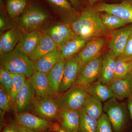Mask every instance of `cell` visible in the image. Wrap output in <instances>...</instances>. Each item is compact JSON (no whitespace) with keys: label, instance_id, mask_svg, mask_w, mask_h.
I'll return each instance as SVG.
<instances>
[{"label":"cell","instance_id":"6da1fadb","mask_svg":"<svg viewBox=\"0 0 132 132\" xmlns=\"http://www.w3.org/2000/svg\"><path fill=\"white\" fill-rule=\"evenodd\" d=\"M100 13L94 6L87 5L78 19L70 24L76 35L89 40L106 34L108 29L102 23Z\"/></svg>","mask_w":132,"mask_h":132},{"label":"cell","instance_id":"7a4b0ae2","mask_svg":"<svg viewBox=\"0 0 132 132\" xmlns=\"http://www.w3.org/2000/svg\"><path fill=\"white\" fill-rule=\"evenodd\" d=\"M56 18L41 0H32L16 20L17 26L26 32L43 31Z\"/></svg>","mask_w":132,"mask_h":132},{"label":"cell","instance_id":"3957f363","mask_svg":"<svg viewBox=\"0 0 132 132\" xmlns=\"http://www.w3.org/2000/svg\"><path fill=\"white\" fill-rule=\"evenodd\" d=\"M1 64L9 72L23 74L28 78L36 72L35 62L16 48L1 57Z\"/></svg>","mask_w":132,"mask_h":132},{"label":"cell","instance_id":"277c9868","mask_svg":"<svg viewBox=\"0 0 132 132\" xmlns=\"http://www.w3.org/2000/svg\"><path fill=\"white\" fill-rule=\"evenodd\" d=\"M89 94L84 87L74 85L68 90L55 96V101L60 109L79 111Z\"/></svg>","mask_w":132,"mask_h":132},{"label":"cell","instance_id":"5b68a950","mask_svg":"<svg viewBox=\"0 0 132 132\" xmlns=\"http://www.w3.org/2000/svg\"><path fill=\"white\" fill-rule=\"evenodd\" d=\"M103 110L108 116L114 131L123 132L128 121V110L126 104L119 102L113 97L105 102Z\"/></svg>","mask_w":132,"mask_h":132},{"label":"cell","instance_id":"8992f818","mask_svg":"<svg viewBox=\"0 0 132 132\" xmlns=\"http://www.w3.org/2000/svg\"><path fill=\"white\" fill-rule=\"evenodd\" d=\"M59 21L71 24L80 14L68 0H41Z\"/></svg>","mask_w":132,"mask_h":132},{"label":"cell","instance_id":"52a82bcc","mask_svg":"<svg viewBox=\"0 0 132 132\" xmlns=\"http://www.w3.org/2000/svg\"><path fill=\"white\" fill-rule=\"evenodd\" d=\"M82 67L81 60L78 54L66 59L59 94L66 92L74 85Z\"/></svg>","mask_w":132,"mask_h":132},{"label":"cell","instance_id":"ba28073f","mask_svg":"<svg viewBox=\"0 0 132 132\" xmlns=\"http://www.w3.org/2000/svg\"><path fill=\"white\" fill-rule=\"evenodd\" d=\"M42 31L52 38L58 47L77 36L73 31L70 24L58 21L50 22Z\"/></svg>","mask_w":132,"mask_h":132},{"label":"cell","instance_id":"9c48e42d","mask_svg":"<svg viewBox=\"0 0 132 132\" xmlns=\"http://www.w3.org/2000/svg\"><path fill=\"white\" fill-rule=\"evenodd\" d=\"M102 56L82 66L74 85L87 87L98 80L101 73Z\"/></svg>","mask_w":132,"mask_h":132},{"label":"cell","instance_id":"30bf717a","mask_svg":"<svg viewBox=\"0 0 132 132\" xmlns=\"http://www.w3.org/2000/svg\"><path fill=\"white\" fill-rule=\"evenodd\" d=\"M35 100V90L30 81L27 79L16 95L12 108L16 113L26 112L33 106Z\"/></svg>","mask_w":132,"mask_h":132},{"label":"cell","instance_id":"8fae6325","mask_svg":"<svg viewBox=\"0 0 132 132\" xmlns=\"http://www.w3.org/2000/svg\"><path fill=\"white\" fill-rule=\"evenodd\" d=\"M32 107L38 117L50 122L59 121L60 109L52 97L40 100H36Z\"/></svg>","mask_w":132,"mask_h":132},{"label":"cell","instance_id":"7c38bea8","mask_svg":"<svg viewBox=\"0 0 132 132\" xmlns=\"http://www.w3.org/2000/svg\"><path fill=\"white\" fill-rule=\"evenodd\" d=\"M16 124L37 132H43L50 129L54 124L28 112L15 114Z\"/></svg>","mask_w":132,"mask_h":132},{"label":"cell","instance_id":"4fadbf2b","mask_svg":"<svg viewBox=\"0 0 132 132\" xmlns=\"http://www.w3.org/2000/svg\"><path fill=\"white\" fill-rule=\"evenodd\" d=\"M94 6L99 12L114 15L132 24V3L127 0L119 3L99 2Z\"/></svg>","mask_w":132,"mask_h":132},{"label":"cell","instance_id":"5bb4252c","mask_svg":"<svg viewBox=\"0 0 132 132\" xmlns=\"http://www.w3.org/2000/svg\"><path fill=\"white\" fill-rule=\"evenodd\" d=\"M106 43L103 37L94 38L88 41L78 54L82 66L101 56Z\"/></svg>","mask_w":132,"mask_h":132},{"label":"cell","instance_id":"9a60e30c","mask_svg":"<svg viewBox=\"0 0 132 132\" xmlns=\"http://www.w3.org/2000/svg\"><path fill=\"white\" fill-rule=\"evenodd\" d=\"M132 34V24L114 31L108 43V47L118 58L123 53Z\"/></svg>","mask_w":132,"mask_h":132},{"label":"cell","instance_id":"2e32d148","mask_svg":"<svg viewBox=\"0 0 132 132\" xmlns=\"http://www.w3.org/2000/svg\"><path fill=\"white\" fill-rule=\"evenodd\" d=\"M28 79L35 90L36 100H40L53 97L47 73L37 71Z\"/></svg>","mask_w":132,"mask_h":132},{"label":"cell","instance_id":"e0dca14e","mask_svg":"<svg viewBox=\"0 0 132 132\" xmlns=\"http://www.w3.org/2000/svg\"><path fill=\"white\" fill-rule=\"evenodd\" d=\"M108 86L114 98L119 100L128 98L132 94L131 72L125 78L114 80Z\"/></svg>","mask_w":132,"mask_h":132},{"label":"cell","instance_id":"ac0fdd59","mask_svg":"<svg viewBox=\"0 0 132 132\" xmlns=\"http://www.w3.org/2000/svg\"><path fill=\"white\" fill-rule=\"evenodd\" d=\"M25 33L22 29L16 26L7 30L1 35L0 41L3 46V55L12 52L16 48Z\"/></svg>","mask_w":132,"mask_h":132},{"label":"cell","instance_id":"d6986e66","mask_svg":"<svg viewBox=\"0 0 132 132\" xmlns=\"http://www.w3.org/2000/svg\"><path fill=\"white\" fill-rule=\"evenodd\" d=\"M117 59L111 50L102 56L101 73L98 80L103 84L108 85L113 80Z\"/></svg>","mask_w":132,"mask_h":132},{"label":"cell","instance_id":"ffe728a7","mask_svg":"<svg viewBox=\"0 0 132 132\" xmlns=\"http://www.w3.org/2000/svg\"><path fill=\"white\" fill-rule=\"evenodd\" d=\"M59 121L61 127L67 131L79 132L80 118L79 111L60 109Z\"/></svg>","mask_w":132,"mask_h":132},{"label":"cell","instance_id":"44dd1931","mask_svg":"<svg viewBox=\"0 0 132 132\" xmlns=\"http://www.w3.org/2000/svg\"><path fill=\"white\" fill-rule=\"evenodd\" d=\"M58 47L52 38L43 32L38 45L28 56L33 61L35 62L41 57Z\"/></svg>","mask_w":132,"mask_h":132},{"label":"cell","instance_id":"7402d4cb","mask_svg":"<svg viewBox=\"0 0 132 132\" xmlns=\"http://www.w3.org/2000/svg\"><path fill=\"white\" fill-rule=\"evenodd\" d=\"M66 59L62 58L47 73L49 86L53 97L59 94L62 80Z\"/></svg>","mask_w":132,"mask_h":132},{"label":"cell","instance_id":"603a6c76","mask_svg":"<svg viewBox=\"0 0 132 132\" xmlns=\"http://www.w3.org/2000/svg\"><path fill=\"white\" fill-rule=\"evenodd\" d=\"M61 59V52L58 47L35 62L36 70L47 74Z\"/></svg>","mask_w":132,"mask_h":132},{"label":"cell","instance_id":"cb8c5ba5","mask_svg":"<svg viewBox=\"0 0 132 132\" xmlns=\"http://www.w3.org/2000/svg\"><path fill=\"white\" fill-rule=\"evenodd\" d=\"M42 32V31L26 32L21 39L16 48L28 56L35 49Z\"/></svg>","mask_w":132,"mask_h":132},{"label":"cell","instance_id":"d4e9b609","mask_svg":"<svg viewBox=\"0 0 132 132\" xmlns=\"http://www.w3.org/2000/svg\"><path fill=\"white\" fill-rule=\"evenodd\" d=\"M88 41L78 36L69 40L59 47L61 58L67 59L78 54Z\"/></svg>","mask_w":132,"mask_h":132},{"label":"cell","instance_id":"484cf974","mask_svg":"<svg viewBox=\"0 0 132 132\" xmlns=\"http://www.w3.org/2000/svg\"><path fill=\"white\" fill-rule=\"evenodd\" d=\"M86 88L89 94L101 102L107 101L113 97L108 85L103 84L99 80L89 85Z\"/></svg>","mask_w":132,"mask_h":132},{"label":"cell","instance_id":"4316f807","mask_svg":"<svg viewBox=\"0 0 132 132\" xmlns=\"http://www.w3.org/2000/svg\"><path fill=\"white\" fill-rule=\"evenodd\" d=\"M32 0H4V4L10 18L15 20L24 12Z\"/></svg>","mask_w":132,"mask_h":132},{"label":"cell","instance_id":"83f0119b","mask_svg":"<svg viewBox=\"0 0 132 132\" xmlns=\"http://www.w3.org/2000/svg\"><path fill=\"white\" fill-rule=\"evenodd\" d=\"M82 108L88 115L97 120L103 113L101 101L89 94L85 100Z\"/></svg>","mask_w":132,"mask_h":132},{"label":"cell","instance_id":"f1b7e54d","mask_svg":"<svg viewBox=\"0 0 132 132\" xmlns=\"http://www.w3.org/2000/svg\"><path fill=\"white\" fill-rule=\"evenodd\" d=\"M79 112L80 118L79 132H96L98 120L88 115L82 108Z\"/></svg>","mask_w":132,"mask_h":132},{"label":"cell","instance_id":"f546056e","mask_svg":"<svg viewBox=\"0 0 132 132\" xmlns=\"http://www.w3.org/2000/svg\"><path fill=\"white\" fill-rule=\"evenodd\" d=\"M101 17L104 26L108 29L113 30L126 26L129 23L120 17L106 12H101Z\"/></svg>","mask_w":132,"mask_h":132},{"label":"cell","instance_id":"4dcf8cb0","mask_svg":"<svg viewBox=\"0 0 132 132\" xmlns=\"http://www.w3.org/2000/svg\"><path fill=\"white\" fill-rule=\"evenodd\" d=\"M132 70V61H125L117 59L114 68V80L125 78L131 72Z\"/></svg>","mask_w":132,"mask_h":132},{"label":"cell","instance_id":"1f68e13d","mask_svg":"<svg viewBox=\"0 0 132 132\" xmlns=\"http://www.w3.org/2000/svg\"><path fill=\"white\" fill-rule=\"evenodd\" d=\"M0 81L1 85L10 97L14 84V80L9 71L1 65L0 68Z\"/></svg>","mask_w":132,"mask_h":132},{"label":"cell","instance_id":"d6a6232c","mask_svg":"<svg viewBox=\"0 0 132 132\" xmlns=\"http://www.w3.org/2000/svg\"><path fill=\"white\" fill-rule=\"evenodd\" d=\"M10 72L14 80L13 86L10 95V98L12 104L14 101L17 93L25 84L26 80V76L21 74L13 73Z\"/></svg>","mask_w":132,"mask_h":132},{"label":"cell","instance_id":"836d02e7","mask_svg":"<svg viewBox=\"0 0 132 132\" xmlns=\"http://www.w3.org/2000/svg\"><path fill=\"white\" fill-rule=\"evenodd\" d=\"M112 126L106 113H103L98 120L96 132H113Z\"/></svg>","mask_w":132,"mask_h":132},{"label":"cell","instance_id":"e575fe53","mask_svg":"<svg viewBox=\"0 0 132 132\" xmlns=\"http://www.w3.org/2000/svg\"><path fill=\"white\" fill-rule=\"evenodd\" d=\"M12 107L11 98L7 92L3 87L0 86V108L5 112H9Z\"/></svg>","mask_w":132,"mask_h":132},{"label":"cell","instance_id":"d590c367","mask_svg":"<svg viewBox=\"0 0 132 132\" xmlns=\"http://www.w3.org/2000/svg\"><path fill=\"white\" fill-rule=\"evenodd\" d=\"M117 59L125 61H132V34L122 53Z\"/></svg>","mask_w":132,"mask_h":132},{"label":"cell","instance_id":"8d00e7d4","mask_svg":"<svg viewBox=\"0 0 132 132\" xmlns=\"http://www.w3.org/2000/svg\"><path fill=\"white\" fill-rule=\"evenodd\" d=\"M75 8L80 12L86 6L85 1L84 0H68Z\"/></svg>","mask_w":132,"mask_h":132},{"label":"cell","instance_id":"74e56055","mask_svg":"<svg viewBox=\"0 0 132 132\" xmlns=\"http://www.w3.org/2000/svg\"><path fill=\"white\" fill-rule=\"evenodd\" d=\"M2 132H20L16 124H11L8 125Z\"/></svg>","mask_w":132,"mask_h":132},{"label":"cell","instance_id":"f35d334b","mask_svg":"<svg viewBox=\"0 0 132 132\" xmlns=\"http://www.w3.org/2000/svg\"><path fill=\"white\" fill-rule=\"evenodd\" d=\"M127 107L132 121V94L128 98ZM130 132H132V128Z\"/></svg>","mask_w":132,"mask_h":132},{"label":"cell","instance_id":"ab89813d","mask_svg":"<svg viewBox=\"0 0 132 132\" xmlns=\"http://www.w3.org/2000/svg\"><path fill=\"white\" fill-rule=\"evenodd\" d=\"M50 129L55 132H70L64 130L60 126L57 124H54Z\"/></svg>","mask_w":132,"mask_h":132},{"label":"cell","instance_id":"60d3db41","mask_svg":"<svg viewBox=\"0 0 132 132\" xmlns=\"http://www.w3.org/2000/svg\"><path fill=\"white\" fill-rule=\"evenodd\" d=\"M17 125L20 132H37L29 130L21 125H18V124H17Z\"/></svg>","mask_w":132,"mask_h":132},{"label":"cell","instance_id":"b9f144b4","mask_svg":"<svg viewBox=\"0 0 132 132\" xmlns=\"http://www.w3.org/2000/svg\"><path fill=\"white\" fill-rule=\"evenodd\" d=\"M105 0H86L88 3L87 5H90V6H94L96 3H98L99 2H101Z\"/></svg>","mask_w":132,"mask_h":132},{"label":"cell","instance_id":"7bdbcfd3","mask_svg":"<svg viewBox=\"0 0 132 132\" xmlns=\"http://www.w3.org/2000/svg\"><path fill=\"white\" fill-rule=\"evenodd\" d=\"M127 1L130 2L131 3H132V0H127Z\"/></svg>","mask_w":132,"mask_h":132},{"label":"cell","instance_id":"ee69618b","mask_svg":"<svg viewBox=\"0 0 132 132\" xmlns=\"http://www.w3.org/2000/svg\"><path fill=\"white\" fill-rule=\"evenodd\" d=\"M131 72L132 78V71H131Z\"/></svg>","mask_w":132,"mask_h":132}]
</instances>
